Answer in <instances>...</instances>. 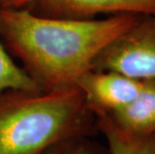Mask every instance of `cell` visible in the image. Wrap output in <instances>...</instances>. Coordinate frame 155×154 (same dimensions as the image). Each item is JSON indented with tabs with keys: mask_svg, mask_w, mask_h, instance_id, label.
Returning <instances> with one entry per match:
<instances>
[{
	"mask_svg": "<svg viewBox=\"0 0 155 154\" xmlns=\"http://www.w3.org/2000/svg\"><path fill=\"white\" fill-rule=\"evenodd\" d=\"M144 81L115 71L88 70L76 81L85 105L95 117L109 115L129 104L140 92Z\"/></svg>",
	"mask_w": 155,
	"mask_h": 154,
	"instance_id": "5",
	"label": "cell"
},
{
	"mask_svg": "<svg viewBox=\"0 0 155 154\" xmlns=\"http://www.w3.org/2000/svg\"><path fill=\"white\" fill-rule=\"evenodd\" d=\"M106 116L117 128L134 136L155 134V79L145 80L129 104Z\"/></svg>",
	"mask_w": 155,
	"mask_h": 154,
	"instance_id": "6",
	"label": "cell"
},
{
	"mask_svg": "<svg viewBox=\"0 0 155 154\" xmlns=\"http://www.w3.org/2000/svg\"><path fill=\"white\" fill-rule=\"evenodd\" d=\"M90 135H77L59 142L44 154H111L108 147L92 140Z\"/></svg>",
	"mask_w": 155,
	"mask_h": 154,
	"instance_id": "9",
	"label": "cell"
},
{
	"mask_svg": "<svg viewBox=\"0 0 155 154\" xmlns=\"http://www.w3.org/2000/svg\"><path fill=\"white\" fill-rule=\"evenodd\" d=\"M96 123L111 154H155V134L144 137L131 135L117 128L106 116L96 117Z\"/></svg>",
	"mask_w": 155,
	"mask_h": 154,
	"instance_id": "7",
	"label": "cell"
},
{
	"mask_svg": "<svg viewBox=\"0 0 155 154\" xmlns=\"http://www.w3.org/2000/svg\"><path fill=\"white\" fill-rule=\"evenodd\" d=\"M137 16L61 19L0 7V38L9 54L46 91L76 85L97 55Z\"/></svg>",
	"mask_w": 155,
	"mask_h": 154,
	"instance_id": "1",
	"label": "cell"
},
{
	"mask_svg": "<svg viewBox=\"0 0 155 154\" xmlns=\"http://www.w3.org/2000/svg\"><path fill=\"white\" fill-rule=\"evenodd\" d=\"M1 1H2V0H0V2H1Z\"/></svg>",
	"mask_w": 155,
	"mask_h": 154,
	"instance_id": "10",
	"label": "cell"
},
{
	"mask_svg": "<svg viewBox=\"0 0 155 154\" xmlns=\"http://www.w3.org/2000/svg\"><path fill=\"white\" fill-rule=\"evenodd\" d=\"M96 131V117L77 85L0 95V154H44L63 140Z\"/></svg>",
	"mask_w": 155,
	"mask_h": 154,
	"instance_id": "2",
	"label": "cell"
},
{
	"mask_svg": "<svg viewBox=\"0 0 155 154\" xmlns=\"http://www.w3.org/2000/svg\"><path fill=\"white\" fill-rule=\"evenodd\" d=\"M0 7L26 9L42 17L94 19L100 14H155V0H2Z\"/></svg>",
	"mask_w": 155,
	"mask_h": 154,
	"instance_id": "4",
	"label": "cell"
},
{
	"mask_svg": "<svg viewBox=\"0 0 155 154\" xmlns=\"http://www.w3.org/2000/svg\"><path fill=\"white\" fill-rule=\"evenodd\" d=\"M94 71H115L138 80L155 79V14L138 15L93 60Z\"/></svg>",
	"mask_w": 155,
	"mask_h": 154,
	"instance_id": "3",
	"label": "cell"
},
{
	"mask_svg": "<svg viewBox=\"0 0 155 154\" xmlns=\"http://www.w3.org/2000/svg\"><path fill=\"white\" fill-rule=\"evenodd\" d=\"M9 90L43 91L20 65L16 64L0 38V95Z\"/></svg>",
	"mask_w": 155,
	"mask_h": 154,
	"instance_id": "8",
	"label": "cell"
}]
</instances>
